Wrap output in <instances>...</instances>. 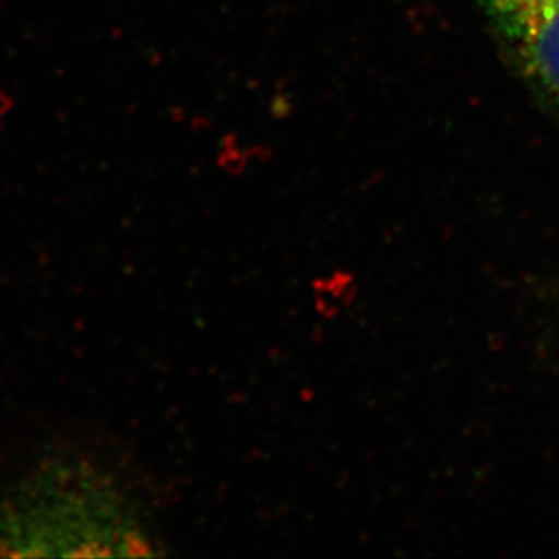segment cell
<instances>
[{"instance_id":"cell-1","label":"cell","mask_w":559,"mask_h":559,"mask_svg":"<svg viewBox=\"0 0 559 559\" xmlns=\"http://www.w3.org/2000/svg\"><path fill=\"white\" fill-rule=\"evenodd\" d=\"M156 501L126 465L59 443L0 484V555L154 556Z\"/></svg>"},{"instance_id":"cell-2","label":"cell","mask_w":559,"mask_h":559,"mask_svg":"<svg viewBox=\"0 0 559 559\" xmlns=\"http://www.w3.org/2000/svg\"><path fill=\"white\" fill-rule=\"evenodd\" d=\"M489 16L523 74L559 111V2L491 11Z\"/></svg>"},{"instance_id":"cell-3","label":"cell","mask_w":559,"mask_h":559,"mask_svg":"<svg viewBox=\"0 0 559 559\" xmlns=\"http://www.w3.org/2000/svg\"><path fill=\"white\" fill-rule=\"evenodd\" d=\"M559 0H480L481 8L491 11L512 10V8H536V5L558 4Z\"/></svg>"}]
</instances>
